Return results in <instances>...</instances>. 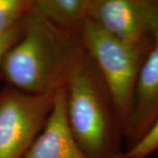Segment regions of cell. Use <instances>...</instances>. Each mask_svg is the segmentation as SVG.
<instances>
[{"instance_id":"obj_7","label":"cell","mask_w":158,"mask_h":158,"mask_svg":"<svg viewBox=\"0 0 158 158\" xmlns=\"http://www.w3.org/2000/svg\"><path fill=\"white\" fill-rule=\"evenodd\" d=\"M24 158H90L69 128L64 88L56 92L54 107L46 126Z\"/></svg>"},{"instance_id":"obj_2","label":"cell","mask_w":158,"mask_h":158,"mask_svg":"<svg viewBox=\"0 0 158 158\" xmlns=\"http://www.w3.org/2000/svg\"><path fill=\"white\" fill-rule=\"evenodd\" d=\"M69 126L90 158H122L124 130L113 98L85 48L65 86Z\"/></svg>"},{"instance_id":"obj_1","label":"cell","mask_w":158,"mask_h":158,"mask_svg":"<svg viewBox=\"0 0 158 158\" xmlns=\"http://www.w3.org/2000/svg\"><path fill=\"white\" fill-rule=\"evenodd\" d=\"M22 26V36L4 57L1 77L24 92L55 94L65 88L85 52L79 34L56 27L33 6Z\"/></svg>"},{"instance_id":"obj_8","label":"cell","mask_w":158,"mask_h":158,"mask_svg":"<svg viewBox=\"0 0 158 158\" xmlns=\"http://www.w3.org/2000/svg\"><path fill=\"white\" fill-rule=\"evenodd\" d=\"M90 3L91 0H33V6L56 27L78 34L89 19Z\"/></svg>"},{"instance_id":"obj_5","label":"cell","mask_w":158,"mask_h":158,"mask_svg":"<svg viewBox=\"0 0 158 158\" xmlns=\"http://www.w3.org/2000/svg\"><path fill=\"white\" fill-rule=\"evenodd\" d=\"M158 0H91L89 19L118 40L150 51Z\"/></svg>"},{"instance_id":"obj_9","label":"cell","mask_w":158,"mask_h":158,"mask_svg":"<svg viewBox=\"0 0 158 158\" xmlns=\"http://www.w3.org/2000/svg\"><path fill=\"white\" fill-rule=\"evenodd\" d=\"M33 0H0V34L22 22Z\"/></svg>"},{"instance_id":"obj_10","label":"cell","mask_w":158,"mask_h":158,"mask_svg":"<svg viewBox=\"0 0 158 158\" xmlns=\"http://www.w3.org/2000/svg\"><path fill=\"white\" fill-rule=\"evenodd\" d=\"M158 149V118L151 129L135 146L126 150L122 158H147Z\"/></svg>"},{"instance_id":"obj_6","label":"cell","mask_w":158,"mask_h":158,"mask_svg":"<svg viewBox=\"0 0 158 158\" xmlns=\"http://www.w3.org/2000/svg\"><path fill=\"white\" fill-rule=\"evenodd\" d=\"M154 42L141 66L133 111L125 134L126 150L135 146L158 118V6L153 20Z\"/></svg>"},{"instance_id":"obj_11","label":"cell","mask_w":158,"mask_h":158,"mask_svg":"<svg viewBox=\"0 0 158 158\" xmlns=\"http://www.w3.org/2000/svg\"><path fill=\"white\" fill-rule=\"evenodd\" d=\"M23 34L22 22L12 27L10 30L0 34V77H1V66L4 57L7 51L17 42Z\"/></svg>"},{"instance_id":"obj_4","label":"cell","mask_w":158,"mask_h":158,"mask_svg":"<svg viewBox=\"0 0 158 158\" xmlns=\"http://www.w3.org/2000/svg\"><path fill=\"white\" fill-rule=\"evenodd\" d=\"M55 94H32L11 86L0 90V158H24L46 126Z\"/></svg>"},{"instance_id":"obj_3","label":"cell","mask_w":158,"mask_h":158,"mask_svg":"<svg viewBox=\"0 0 158 158\" xmlns=\"http://www.w3.org/2000/svg\"><path fill=\"white\" fill-rule=\"evenodd\" d=\"M78 34L110 90L125 138L138 77L149 51L118 40L90 19L84 24Z\"/></svg>"}]
</instances>
